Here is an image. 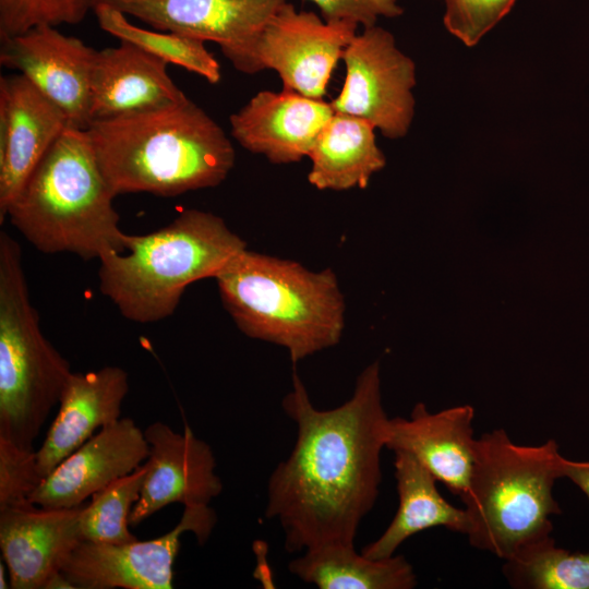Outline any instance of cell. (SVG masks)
I'll list each match as a JSON object with an SVG mask.
<instances>
[{
    "label": "cell",
    "mask_w": 589,
    "mask_h": 589,
    "mask_svg": "<svg viewBox=\"0 0 589 589\" xmlns=\"http://www.w3.org/2000/svg\"><path fill=\"white\" fill-rule=\"evenodd\" d=\"M281 406L297 424V438L268 479L265 516L279 522L288 553L333 543L354 545L382 481L389 418L378 363L359 374L347 401L327 410L313 406L293 372Z\"/></svg>",
    "instance_id": "6da1fadb"
},
{
    "label": "cell",
    "mask_w": 589,
    "mask_h": 589,
    "mask_svg": "<svg viewBox=\"0 0 589 589\" xmlns=\"http://www.w3.org/2000/svg\"><path fill=\"white\" fill-rule=\"evenodd\" d=\"M86 131L116 196L146 192L171 197L214 188L235 164L225 131L189 98L93 121Z\"/></svg>",
    "instance_id": "7a4b0ae2"
},
{
    "label": "cell",
    "mask_w": 589,
    "mask_h": 589,
    "mask_svg": "<svg viewBox=\"0 0 589 589\" xmlns=\"http://www.w3.org/2000/svg\"><path fill=\"white\" fill-rule=\"evenodd\" d=\"M214 279L238 328L286 348L293 364L341 338L346 303L330 268L312 272L245 248Z\"/></svg>",
    "instance_id": "3957f363"
},
{
    "label": "cell",
    "mask_w": 589,
    "mask_h": 589,
    "mask_svg": "<svg viewBox=\"0 0 589 589\" xmlns=\"http://www.w3.org/2000/svg\"><path fill=\"white\" fill-rule=\"evenodd\" d=\"M115 193L86 130L68 127L7 209L11 224L38 251L83 260L122 252L124 231Z\"/></svg>",
    "instance_id": "277c9868"
},
{
    "label": "cell",
    "mask_w": 589,
    "mask_h": 589,
    "mask_svg": "<svg viewBox=\"0 0 589 589\" xmlns=\"http://www.w3.org/2000/svg\"><path fill=\"white\" fill-rule=\"evenodd\" d=\"M122 252L99 259V290L128 320L169 317L191 284L214 278L247 243L212 213L187 209L165 227L124 233Z\"/></svg>",
    "instance_id": "5b68a950"
},
{
    "label": "cell",
    "mask_w": 589,
    "mask_h": 589,
    "mask_svg": "<svg viewBox=\"0 0 589 589\" xmlns=\"http://www.w3.org/2000/svg\"><path fill=\"white\" fill-rule=\"evenodd\" d=\"M562 458L554 440L520 445L503 428L477 438L469 485L460 498L469 544L505 561L552 536L551 517L562 514L553 495Z\"/></svg>",
    "instance_id": "8992f818"
},
{
    "label": "cell",
    "mask_w": 589,
    "mask_h": 589,
    "mask_svg": "<svg viewBox=\"0 0 589 589\" xmlns=\"http://www.w3.org/2000/svg\"><path fill=\"white\" fill-rule=\"evenodd\" d=\"M72 373L44 336L19 243L0 232V437L34 448Z\"/></svg>",
    "instance_id": "52a82bcc"
},
{
    "label": "cell",
    "mask_w": 589,
    "mask_h": 589,
    "mask_svg": "<svg viewBox=\"0 0 589 589\" xmlns=\"http://www.w3.org/2000/svg\"><path fill=\"white\" fill-rule=\"evenodd\" d=\"M346 77L330 103L335 112L370 121L388 139L407 134L414 113L416 65L377 26L364 28L344 50Z\"/></svg>",
    "instance_id": "ba28073f"
},
{
    "label": "cell",
    "mask_w": 589,
    "mask_h": 589,
    "mask_svg": "<svg viewBox=\"0 0 589 589\" xmlns=\"http://www.w3.org/2000/svg\"><path fill=\"white\" fill-rule=\"evenodd\" d=\"M216 521L208 505L184 507L179 522L158 538L123 543L82 540L61 570L75 589H171L180 537L192 532L204 544Z\"/></svg>",
    "instance_id": "9c48e42d"
},
{
    "label": "cell",
    "mask_w": 589,
    "mask_h": 589,
    "mask_svg": "<svg viewBox=\"0 0 589 589\" xmlns=\"http://www.w3.org/2000/svg\"><path fill=\"white\" fill-rule=\"evenodd\" d=\"M105 2L154 28L217 43L233 67L259 72L257 40L287 0H92Z\"/></svg>",
    "instance_id": "30bf717a"
},
{
    "label": "cell",
    "mask_w": 589,
    "mask_h": 589,
    "mask_svg": "<svg viewBox=\"0 0 589 589\" xmlns=\"http://www.w3.org/2000/svg\"><path fill=\"white\" fill-rule=\"evenodd\" d=\"M358 24L327 22L287 2L263 29L256 47L257 70L273 69L283 88L314 99L326 93L333 70L357 35Z\"/></svg>",
    "instance_id": "8fae6325"
},
{
    "label": "cell",
    "mask_w": 589,
    "mask_h": 589,
    "mask_svg": "<svg viewBox=\"0 0 589 589\" xmlns=\"http://www.w3.org/2000/svg\"><path fill=\"white\" fill-rule=\"evenodd\" d=\"M81 39L56 26L39 25L1 39V65L17 71L65 113L70 127L91 123V71L96 55Z\"/></svg>",
    "instance_id": "7c38bea8"
},
{
    "label": "cell",
    "mask_w": 589,
    "mask_h": 589,
    "mask_svg": "<svg viewBox=\"0 0 589 589\" xmlns=\"http://www.w3.org/2000/svg\"><path fill=\"white\" fill-rule=\"evenodd\" d=\"M149 445L141 495L130 515L136 526L164 507L179 503L184 507L208 505L223 491L211 446L196 437L185 423L178 433L164 422L144 430Z\"/></svg>",
    "instance_id": "4fadbf2b"
},
{
    "label": "cell",
    "mask_w": 589,
    "mask_h": 589,
    "mask_svg": "<svg viewBox=\"0 0 589 589\" xmlns=\"http://www.w3.org/2000/svg\"><path fill=\"white\" fill-rule=\"evenodd\" d=\"M70 127L65 113L24 75L0 79V224L35 167Z\"/></svg>",
    "instance_id": "5bb4252c"
},
{
    "label": "cell",
    "mask_w": 589,
    "mask_h": 589,
    "mask_svg": "<svg viewBox=\"0 0 589 589\" xmlns=\"http://www.w3.org/2000/svg\"><path fill=\"white\" fill-rule=\"evenodd\" d=\"M149 445L133 419L120 418L103 428L68 456L29 495L47 508L80 506L112 481L142 466Z\"/></svg>",
    "instance_id": "9a60e30c"
},
{
    "label": "cell",
    "mask_w": 589,
    "mask_h": 589,
    "mask_svg": "<svg viewBox=\"0 0 589 589\" xmlns=\"http://www.w3.org/2000/svg\"><path fill=\"white\" fill-rule=\"evenodd\" d=\"M82 505L47 508L32 502L0 509V549L13 589H44L82 541Z\"/></svg>",
    "instance_id": "2e32d148"
},
{
    "label": "cell",
    "mask_w": 589,
    "mask_h": 589,
    "mask_svg": "<svg viewBox=\"0 0 589 589\" xmlns=\"http://www.w3.org/2000/svg\"><path fill=\"white\" fill-rule=\"evenodd\" d=\"M334 112L330 103L283 88L259 92L229 122L242 147L273 164H290L309 157Z\"/></svg>",
    "instance_id": "e0dca14e"
},
{
    "label": "cell",
    "mask_w": 589,
    "mask_h": 589,
    "mask_svg": "<svg viewBox=\"0 0 589 589\" xmlns=\"http://www.w3.org/2000/svg\"><path fill=\"white\" fill-rule=\"evenodd\" d=\"M474 409L461 405L430 412L423 402L409 418H389L385 447L413 455L447 490L466 493L474 461Z\"/></svg>",
    "instance_id": "ac0fdd59"
},
{
    "label": "cell",
    "mask_w": 589,
    "mask_h": 589,
    "mask_svg": "<svg viewBox=\"0 0 589 589\" xmlns=\"http://www.w3.org/2000/svg\"><path fill=\"white\" fill-rule=\"evenodd\" d=\"M167 62L127 41L97 50L91 71V122L153 110L188 97Z\"/></svg>",
    "instance_id": "d6986e66"
},
{
    "label": "cell",
    "mask_w": 589,
    "mask_h": 589,
    "mask_svg": "<svg viewBox=\"0 0 589 589\" xmlns=\"http://www.w3.org/2000/svg\"><path fill=\"white\" fill-rule=\"evenodd\" d=\"M128 392L129 375L117 365L70 374L58 413L36 452L38 470L44 479L97 429L120 419Z\"/></svg>",
    "instance_id": "ffe728a7"
},
{
    "label": "cell",
    "mask_w": 589,
    "mask_h": 589,
    "mask_svg": "<svg viewBox=\"0 0 589 589\" xmlns=\"http://www.w3.org/2000/svg\"><path fill=\"white\" fill-rule=\"evenodd\" d=\"M394 454L398 508L384 532L361 553L370 558L393 556L408 538L434 527L466 536L469 527L466 509L452 505L441 495L437 480L413 455L404 450Z\"/></svg>",
    "instance_id": "44dd1931"
},
{
    "label": "cell",
    "mask_w": 589,
    "mask_h": 589,
    "mask_svg": "<svg viewBox=\"0 0 589 589\" xmlns=\"http://www.w3.org/2000/svg\"><path fill=\"white\" fill-rule=\"evenodd\" d=\"M374 130L365 119L334 112L309 155V182L318 190L366 188L371 177L386 165Z\"/></svg>",
    "instance_id": "7402d4cb"
},
{
    "label": "cell",
    "mask_w": 589,
    "mask_h": 589,
    "mask_svg": "<svg viewBox=\"0 0 589 589\" xmlns=\"http://www.w3.org/2000/svg\"><path fill=\"white\" fill-rule=\"evenodd\" d=\"M288 569L320 589H412L418 584L405 556L370 558L340 543L305 550Z\"/></svg>",
    "instance_id": "603a6c76"
},
{
    "label": "cell",
    "mask_w": 589,
    "mask_h": 589,
    "mask_svg": "<svg viewBox=\"0 0 589 589\" xmlns=\"http://www.w3.org/2000/svg\"><path fill=\"white\" fill-rule=\"evenodd\" d=\"M92 9L99 27L120 41L135 45L167 63L194 72L212 84L219 82V63L205 48L203 40L172 32L144 29L130 23L123 12L105 2H94Z\"/></svg>",
    "instance_id": "cb8c5ba5"
},
{
    "label": "cell",
    "mask_w": 589,
    "mask_h": 589,
    "mask_svg": "<svg viewBox=\"0 0 589 589\" xmlns=\"http://www.w3.org/2000/svg\"><path fill=\"white\" fill-rule=\"evenodd\" d=\"M502 572L515 589H589V552H570L550 536L505 560Z\"/></svg>",
    "instance_id": "d4e9b609"
},
{
    "label": "cell",
    "mask_w": 589,
    "mask_h": 589,
    "mask_svg": "<svg viewBox=\"0 0 589 589\" xmlns=\"http://www.w3.org/2000/svg\"><path fill=\"white\" fill-rule=\"evenodd\" d=\"M145 473L144 462L92 495L91 503L82 506L79 516L83 541L123 543L137 539L129 529V520L140 498Z\"/></svg>",
    "instance_id": "484cf974"
},
{
    "label": "cell",
    "mask_w": 589,
    "mask_h": 589,
    "mask_svg": "<svg viewBox=\"0 0 589 589\" xmlns=\"http://www.w3.org/2000/svg\"><path fill=\"white\" fill-rule=\"evenodd\" d=\"M92 0H0V39L39 25L77 24Z\"/></svg>",
    "instance_id": "4316f807"
},
{
    "label": "cell",
    "mask_w": 589,
    "mask_h": 589,
    "mask_svg": "<svg viewBox=\"0 0 589 589\" xmlns=\"http://www.w3.org/2000/svg\"><path fill=\"white\" fill-rule=\"evenodd\" d=\"M443 23L467 47L476 46L513 8L516 0H444Z\"/></svg>",
    "instance_id": "83f0119b"
},
{
    "label": "cell",
    "mask_w": 589,
    "mask_h": 589,
    "mask_svg": "<svg viewBox=\"0 0 589 589\" xmlns=\"http://www.w3.org/2000/svg\"><path fill=\"white\" fill-rule=\"evenodd\" d=\"M34 448H23L0 437V509L31 502L41 483Z\"/></svg>",
    "instance_id": "f1b7e54d"
},
{
    "label": "cell",
    "mask_w": 589,
    "mask_h": 589,
    "mask_svg": "<svg viewBox=\"0 0 589 589\" xmlns=\"http://www.w3.org/2000/svg\"><path fill=\"white\" fill-rule=\"evenodd\" d=\"M321 11L327 22L347 21L366 27L375 25L380 16L396 17L402 14L397 0H309Z\"/></svg>",
    "instance_id": "f546056e"
},
{
    "label": "cell",
    "mask_w": 589,
    "mask_h": 589,
    "mask_svg": "<svg viewBox=\"0 0 589 589\" xmlns=\"http://www.w3.org/2000/svg\"><path fill=\"white\" fill-rule=\"evenodd\" d=\"M561 468L562 478L569 479L589 501V460L576 461L563 457Z\"/></svg>",
    "instance_id": "4dcf8cb0"
},
{
    "label": "cell",
    "mask_w": 589,
    "mask_h": 589,
    "mask_svg": "<svg viewBox=\"0 0 589 589\" xmlns=\"http://www.w3.org/2000/svg\"><path fill=\"white\" fill-rule=\"evenodd\" d=\"M75 589L74 585L68 579V577L58 570L53 573L47 580L44 589Z\"/></svg>",
    "instance_id": "1f68e13d"
},
{
    "label": "cell",
    "mask_w": 589,
    "mask_h": 589,
    "mask_svg": "<svg viewBox=\"0 0 589 589\" xmlns=\"http://www.w3.org/2000/svg\"><path fill=\"white\" fill-rule=\"evenodd\" d=\"M5 568H7V565L5 564L3 565V562H1L0 563V588L1 589H7L10 587V584H8L5 580V574H4Z\"/></svg>",
    "instance_id": "d6a6232c"
}]
</instances>
